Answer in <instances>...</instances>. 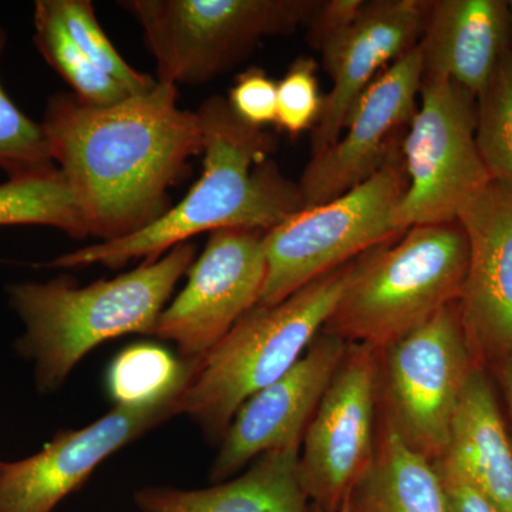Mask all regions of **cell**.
<instances>
[{
  "instance_id": "obj_14",
  "label": "cell",
  "mask_w": 512,
  "mask_h": 512,
  "mask_svg": "<svg viewBox=\"0 0 512 512\" xmlns=\"http://www.w3.org/2000/svg\"><path fill=\"white\" fill-rule=\"evenodd\" d=\"M457 221L468 239L461 326L474 365L493 372L512 355V191L491 181Z\"/></svg>"
},
{
  "instance_id": "obj_11",
  "label": "cell",
  "mask_w": 512,
  "mask_h": 512,
  "mask_svg": "<svg viewBox=\"0 0 512 512\" xmlns=\"http://www.w3.org/2000/svg\"><path fill=\"white\" fill-rule=\"evenodd\" d=\"M264 234L252 229L211 232L205 251L188 269L187 285L154 330L153 336L177 346L184 362L202 359L258 305L266 276Z\"/></svg>"
},
{
  "instance_id": "obj_3",
  "label": "cell",
  "mask_w": 512,
  "mask_h": 512,
  "mask_svg": "<svg viewBox=\"0 0 512 512\" xmlns=\"http://www.w3.org/2000/svg\"><path fill=\"white\" fill-rule=\"evenodd\" d=\"M195 252L184 242L163 258L89 286H77L69 276L10 285L9 305L23 325L16 350L32 363L37 390L56 392L80 360L106 340L127 333L153 336Z\"/></svg>"
},
{
  "instance_id": "obj_19",
  "label": "cell",
  "mask_w": 512,
  "mask_h": 512,
  "mask_svg": "<svg viewBox=\"0 0 512 512\" xmlns=\"http://www.w3.org/2000/svg\"><path fill=\"white\" fill-rule=\"evenodd\" d=\"M488 370H473L458 402L446 454L501 512H512V437Z\"/></svg>"
},
{
  "instance_id": "obj_5",
  "label": "cell",
  "mask_w": 512,
  "mask_h": 512,
  "mask_svg": "<svg viewBox=\"0 0 512 512\" xmlns=\"http://www.w3.org/2000/svg\"><path fill=\"white\" fill-rule=\"evenodd\" d=\"M467 269L460 222L409 228L360 258L322 332L382 352L460 301Z\"/></svg>"
},
{
  "instance_id": "obj_17",
  "label": "cell",
  "mask_w": 512,
  "mask_h": 512,
  "mask_svg": "<svg viewBox=\"0 0 512 512\" xmlns=\"http://www.w3.org/2000/svg\"><path fill=\"white\" fill-rule=\"evenodd\" d=\"M505 0L429 2L419 46L423 79L448 80L480 96L512 46Z\"/></svg>"
},
{
  "instance_id": "obj_24",
  "label": "cell",
  "mask_w": 512,
  "mask_h": 512,
  "mask_svg": "<svg viewBox=\"0 0 512 512\" xmlns=\"http://www.w3.org/2000/svg\"><path fill=\"white\" fill-rule=\"evenodd\" d=\"M476 143L491 180L512 191V46L477 97Z\"/></svg>"
},
{
  "instance_id": "obj_31",
  "label": "cell",
  "mask_w": 512,
  "mask_h": 512,
  "mask_svg": "<svg viewBox=\"0 0 512 512\" xmlns=\"http://www.w3.org/2000/svg\"><path fill=\"white\" fill-rule=\"evenodd\" d=\"M495 375L498 377L501 387H503V393L505 400H507L508 412H510L511 423H512V355L507 357L500 366L495 367L493 370Z\"/></svg>"
},
{
  "instance_id": "obj_8",
  "label": "cell",
  "mask_w": 512,
  "mask_h": 512,
  "mask_svg": "<svg viewBox=\"0 0 512 512\" xmlns=\"http://www.w3.org/2000/svg\"><path fill=\"white\" fill-rule=\"evenodd\" d=\"M420 97L402 140L407 190L392 218L399 232L457 221L471 198L493 181L476 143V97L436 79H423Z\"/></svg>"
},
{
  "instance_id": "obj_20",
  "label": "cell",
  "mask_w": 512,
  "mask_h": 512,
  "mask_svg": "<svg viewBox=\"0 0 512 512\" xmlns=\"http://www.w3.org/2000/svg\"><path fill=\"white\" fill-rule=\"evenodd\" d=\"M348 505L349 512H447L433 463L407 447L383 421L375 461Z\"/></svg>"
},
{
  "instance_id": "obj_1",
  "label": "cell",
  "mask_w": 512,
  "mask_h": 512,
  "mask_svg": "<svg viewBox=\"0 0 512 512\" xmlns=\"http://www.w3.org/2000/svg\"><path fill=\"white\" fill-rule=\"evenodd\" d=\"M177 87L157 82L109 106L73 93L47 100L40 126L90 237L116 241L148 227L168 208V190L202 154L197 111L177 106Z\"/></svg>"
},
{
  "instance_id": "obj_6",
  "label": "cell",
  "mask_w": 512,
  "mask_h": 512,
  "mask_svg": "<svg viewBox=\"0 0 512 512\" xmlns=\"http://www.w3.org/2000/svg\"><path fill=\"white\" fill-rule=\"evenodd\" d=\"M397 136L382 165L335 200L303 208L264 234L266 276L258 305H276L306 285L402 237L393 212L407 190Z\"/></svg>"
},
{
  "instance_id": "obj_9",
  "label": "cell",
  "mask_w": 512,
  "mask_h": 512,
  "mask_svg": "<svg viewBox=\"0 0 512 512\" xmlns=\"http://www.w3.org/2000/svg\"><path fill=\"white\" fill-rule=\"evenodd\" d=\"M474 365L458 302L380 352L382 421L427 460L446 454L451 424Z\"/></svg>"
},
{
  "instance_id": "obj_34",
  "label": "cell",
  "mask_w": 512,
  "mask_h": 512,
  "mask_svg": "<svg viewBox=\"0 0 512 512\" xmlns=\"http://www.w3.org/2000/svg\"><path fill=\"white\" fill-rule=\"evenodd\" d=\"M2 464H3V461L0 460V470H2Z\"/></svg>"
},
{
  "instance_id": "obj_7",
  "label": "cell",
  "mask_w": 512,
  "mask_h": 512,
  "mask_svg": "<svg viewBox=\"0 0 512 512\" xmlns=\"http://www.w3.org/2000/svg\"><path fill=\"white\" fill-rule=\"evenodd\" d=\"M156 59L158 82L208 83L251 56L262 39L311 20L318 0H126Z\"/></svg>"
},
{
  "instance_id": "obj_18",
  "label": "cell",
  "mask_w": 512,
  "mask_h": 512,
  "mask_svg": "<svg viewBox=\"0 0 512 512\" xmlns=\"http://www.w3.org/2000/svg\"><path fill=\"white\" fill-rule=\"evenodd\" d=\"M301 447L269 451L227 483L200 490L146 487L134 501L141 512H311L299 473Z\"/></svg>"
},
{
  "instance_id": "obj_21",
  "label": "cell",
  "mask_w": 512,
  "mask_h": 512,
  "mask_svg": "<svg viewBox=\"0 0 512 512\" xmlns=\"http://www.w3.org/2000/svg\"><path fill=\"white\" fill-rule=\"evenodd\" d=\"M2 225H45L72 238L90 237L76 198L57 167L0 184Z\"/></svg>"
},
{
  "instance_id": "obj_32",
  "label": "cell",
  "mask_w": 512,
  "mask_h": 512,
  "mask_svg": "<svg viewBox=\"0 0 512 512\" xmlns=\"http://www.w3.org/2000/svg\"><path fill=\"white\" fill-rule=\"evenodd\" d=\"M311 512H322V511L318 510V508L312 507ZM339 512H349V505H348V503L343 505L342 510H340Z\"/></svg>"
},
{
  "instance_id": "obj_27",
  "label": "cell",
  "mask_w": 512,
  "mask_h": 512,
  "mask_svg": "<svg viewBox=\"0 0 512 512\" xmlns=\"http://www.w3.org/2000/svg\"><path fill=\"white\" fill-rule=\"evenodd\" d=\"M316 73L318 64L312 57H299L278 83L276 124L292 137L313 130L322 116L325 96Z\"/></svg>"
},
{
  "instance_id": "obj_4",
  "label": "cell",
  "mask_w": 512,
  "mask_h": 512,
  "mask_svg": "<svg viewBox=\"0 0 512 512\" xmlns=\"http://www.w3.org/2000/svg\"><path fill=\"white\" fill-rule=\"evenodd\" d=\"M363 256V255H362ZM323 275L276 305H256L194 362L175 399L208 437L222 440L242 404L284 376L322 333L360 258Z\"/></svg>"
},
{
  "instance_id": "obj_23",
  "label": "cell",
  "mask_w": 512,
  "mask_h": 512,
  "mask_svg": "<svg viewBox=\"0 0 512 512\" xmlns=\"http://www.w3.org/2000/svg\"><path fill=\"white\" fill-rule=\"evenodd\" d=\"M192 370L194 362L175 359L160 346L140 343L113 360L107 389L116 406L157 403L180 392Z\"/></svg>"
},
{
  "instance_id": "obj_15",
  "label": "cell",
  "mask_w": 512,
  "mask_h": 512,
  "mask_svg": "<svg viewBox=\"0 0 512 512\" xmlns=\"http://www.w3.org/2000/svg\"><path fill=\"white\" fill-rule=\"evenodd\" d=\"M348 345L336 336L320 333L284 376L249 397L222 437L211 480H227L269 451L302 444Z\"/></svg>"
},
{
  "instance_id": "obj_29",
  "label": "cell",
  "mask_w": 512,
  "mask_h": 512,
  "mask_svg": "<svg viewBox=\"0 0 512 512\" xmlns=\"http://www.w3.org/2000/svg\"><path fill=\"white\" fill-rule=\"evenodd\" d=\"M363 0H328L320 2L319 8L309 20L308 42L313 49L322 52L352 28L365 8Z\"/></svg>"
},
{
  "instance_id": "obj_30",
  "label": "cell",
  "mask_w": 512,
  "mask_h": 512,
  "mask_svg": "<svg viewBox=\"0 0 512 512\" xmlns=\"http://www.w3.org/2000/svg\"><path fill=\"white\" fill-rule=\"evenodd\" d=\"M447 512H501L446 457L433 461Z\"/></svg>"
},
{
  "instance_id": "obj_2",
  "label": "cell",
  "mask_w": 512,
  "mask_h": 512,
  "mask_svg": "<svg viewBox=\"0 0 512 512\" xmlns=\"http://www.w3.org/2000/svg\"><path fill=\"white\" fill-rule=\"evenodd\" d=\"M197 114L204 171L187 197L141 231L57 256L47 266L120 268L133 259L154 261L195 235L220 229L266 232L305 208L299 185L285 178L272 158L271 133L239 119L227 97H210Z\"/></svg>"
},
{
  "instance_id": "obj_10",
  "label": "cell",
  "mask_w": 512,
  "mask_h": 512,
  "mask_svg": "<svg viewBox=\"0 0 512 512\" xmlns=\"http://www.w3.org/2000/svg\"><path fill=\"white\" fill-rule=\"evenodd\" d=\"M380 352L348 345L303 436L299 473L312 507L339 512L376 456Z\"/></svg>"
},
{
  "instance_id": "obj_12",
  "label": "cell",
  "mask_w": 512,
  "mask_h": 512,
  "mask_svg": "<svg viewBox=\"0 0 512 512\" xmlns=\"http://www.w3.org/2000/svg\"><path fill=\"white\" fill-rule=\"evenodd\" d=\"M423 77L419 45L376 77L350 110L339 140L306 164L298 183L305 208L335 200L379 170L416 114Z\"/></svg>"
},
{
  "instance_id": "obj_28",
  "label": "cell",
  "mask_w": 512,
  "mask_h": 512,
  "mask_svg": "<svg viewBox=\"0 0 512 512\" xmlns=\"http://www.w3.org/2000/svg\"><path fill=\"white\" fill-rule=\"evenodd\" d=\"M227 99L232 111L249 126L264 128L276 123L278 83L258 67L239 74Z\"/></svg>"
},
{
  "instance_id": "obj_33",
  "label": "cell",
  "mask_w": 512,
  "mask_h": 512,
  "mask_svg": "<svg viewBox=\"0 0 512 512\" xmlns=\"http://www.w3.org/2000/svg\"><path fill=\"white\" fill-rule=\"evenodd\" d=\"M508 8H510L511 26H512V0H510V2H508Z\"/></svg>"
},
{
  "instance_id": "obj_25",
  "label": "cell",
  "mask_w": 512,
  "mask_h": 512,
  "mask_svg": "<svg viewBox=\"0 0 512 512\" xmlns=\"http://www.w3.org/2000/svg\"><path fill=\"white\" fill-rule=\"evenodd\" d=\"M57 18L63 23L80 50L90 62L116 80L128 93H146L158 80L137 72L119 55L103 28L97 22L94 6L89 0H49Z\"/></svg>"
},
{
  "instance_id": "obj_16",
  "label": "cell",
  "mask_w": 512,
  "mask_h": 512,
  "mask_svg": "<svg viewBox=\"0 0 512 512\" xmlns=\"http://www.w3.org/2000/svg\"><path fill=\"white\" fill-rule=\"evenodd\" d=\"M427 9L429 2L420 0L366 2L346 35L320 52L333 87L312 130V157L339 140L350 110L380 70L419 45Z\"/></svg>"
},
{
  "instance_id": "obj_26",
  "label": "cell",
  "mask_w": 512,
  "mask_h": 512,
  "mask_svg": "<svg viewBox=\"0 0 512 512\" xmlns=\"http://www.w3.org/2000/svg\"><path fill=\"white\" fill-rule=\"evenodd\" d=\"M8 36L0 25V57ZM0 168L12 178L30 177L56 168L43 128L10 100L0 82Z\"/></svg>"
},
{
  "instance_id": "obj_13",
  "label": "cell",
  "mask_w": 512,
  "mask_h": 512,
  "mask_svg": "<svg viewBox=\"0 0 512 512\" xmlns=\"http://www.w3.org/2000/svg\"><path fill=\"white\" fill-rule=\"evenodd\" d=\"M177 394L157 403L116 406L83 429L60 431L32 456L3 461L0 512L55 511L107 457L177 416Z\"/></svg>"
},
{
  "instance_id": "obj_22",
  "label": "cell",
  "mask_w": 512,
  "mask_h": 512,
  "mask_svg": "<svg viewBox=\"0 0 512 512\" xmlns=\"http://www.w3.org/2000/svg\"><path fill=\"white\" fill-rule=\"evenodd\" d=\"M33 25L37 50L72 87L77 99L93 106H109L133 96L90 62L57 18L49 0H37L35 3Z\"/></svg>"
}]
</instances>
